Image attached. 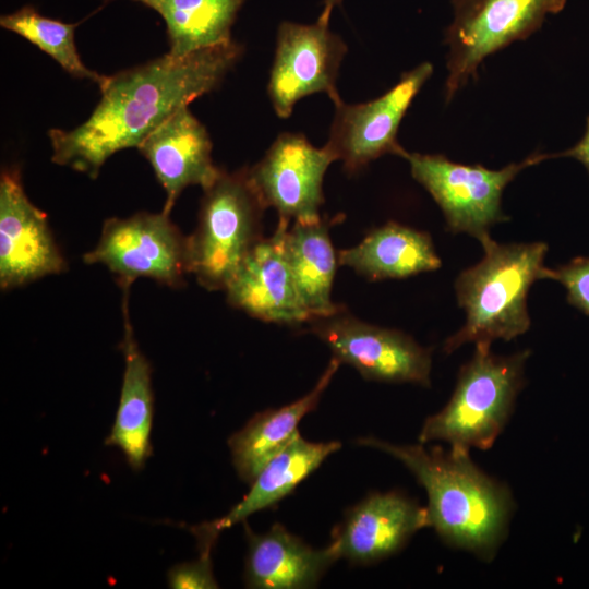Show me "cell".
Listing matches in <instances>:
<instances>
[{
  "label": "cell",
  "instance_id": "11",
  "mask_svg": "<svg viewBox=\"0 0 589 589\" xmlns=\"http://www.w3.org/2000/svg\"><path fill=\"white\" fill-rule=\"evenodd\" d=\"M346 52V44L328 23L283 22L267 87L277 116L288 118L298 100L314 93L338 100L336 80Z\"/></svg>",
  "mask_w": 589,
  "mask_h": 589
},
{
  "label": "cell",
  "instance_id": "3",
  "mask_svg": "<svg viewBox=\"0 0 589 589\" xmlns=\"http://www.w3.org/2000/svg\"><path fill=\"white\" fill-rule=\"evenodd\" d=\"M483 257L457 276L454 288L465 324L449 336L443 350L452 353L469 342L509 341L531 326L527 297L532 285L548 279L545 242L480 241Z\"/></svg>",
  "mask_w": 589,
  "mask_h": 589
},
{
  "label": "cell",
  "instance_id": "9",
  "mask_svg": "<svg viewBox=\"0 0 589 589\" xmlns=\"http://www.w3.org/2000/svg\"><path fill=\"white\" fill-rule=\"evenodd\" d=\"M308 323L310 333L328 346L334 358L354 368L364 378L431 385V349L404 332L369 324L342 309Z\"/></svg>",
  "mask_w": 589,
  "mask_h": 589
},
{
  "label": "cell",
  "instance_id": "23",
  "mask_svg": "<svg viewBox=\"0 0 589 589\" xmlns=\"http://www.w3.org/2000/svg\"><path fill=\"white\" fill-rule=\"evenodd\" d=\"M164 19L169 51L184 57L194 51L228 44L230 31L244 0H132Z\"/></svg>",
  "mask_w": 589,
  "mask_h": 589
},
{
  "label": "cell",
  "instance_id": "8",
  "mask_svg": "<svg viewBox=\"0 0 589 589\" xmlns=\"http://www.w3.org/2000/svg\"><path fill=\"white\" fill-rule=\"evenodd\" d=\"M169 216L143 212L106 219L98 243L84 254L83 261L105 265L121 288L130 287L140 277L181 287L190 273L188 237Z\"/></svg>",
  "mask_w": 589,
  "mask_h": 589
},
{
  "label": "cell",
  "instance_id": "16",
  "mask_svg": "<svg viewBox=\"0 0 589 589\" xmlns=\"http://www.w3.org/2000/svg\"><path fill=\"white\" fill-rule=\"evenodd\" d=\"M166 191L163 212L171 213L175 202L189 185L208 188L221 169L212 159L206 128L182 106L149 133L137 146Z\"/></svg>",
  "mask_w": 589,
  "mask_h": 589
},
{
  "label": "cell",
  "instance_id": "22",
  "mask_svg": "<svg viewBox=\"0 0 589 589\" xmlns=\"http://www.w3.org/2000/svg\"><path fill=\"white\" fill-rule=\"evenodd\" d=\"M326 220L294 221L285 231L284 247L287 262L300 300L310 320L329 316L341 308L332 300L336 274V254Z\"/></svg>",
  "mask_w": 589,
  "mask_h": 589
},
{
  "label": "cell",
  "instance_id": "14",
  "mask_svg": "<svg viewBox=\"0 0 589 589\" xmlns=\"http://www.w3.org/2000/svg\"><path fill=\"white\" fill-rule=\"evenodd\" d=\"M290 221L279 219L245 256L225 291L230 305L264 322L300 325L310 321L287 262L284 237Z\"/></svg>",
  "mask_w": 589,
  "mask_h": 589
},
{
  "label": "cell",
  "instance_id": "26",
  "mask_svg": "<svg viewBox=\"0 0 589 589\" xmlns=\"http://www.w3.org/2000/svg\"><path fill=\"white\" fill-rule=\"evenodd\" d=\"M168 585L173 589H214L218 584L214 577L211 555H202L192 562L172 566L167 574Z\"/></svg>",
  "mask_w": 589,
  "mask_h": 589
},
{
  "label": "cell",
  "instance_id": "24",
  "mask_svg": "<svg viewBox=\"0 0 589 589\" xmlns=\"http://www.w3.org/2000/svg\"><path fill=\"white\" fill-rule=\"evenodd\" d=\"M0 25L38 47L70 75L91 80L99 87L107 80V76L89 70L81 60L74 40L77 24L45 17L33 7L25 5L13 13L1 15Z\"/></svg>",
  "mask_w": 589,
  "mask_h": 589
},
{
  "label": "cell",
  "instance_id": "18",
  "mask_svg": "<svg viewBox=\"0 0 589 589\" xmlns=\"http://www.w3.org/2000/svg\"><path fill=\"white\" fill-rule=\"evenodd\" d=\"M243 526L248 543L243 579L248 588H311L339 560L334 542L314 549L280 524L263 533L254 532L245 520Z\"/></svg>",
  "mask_w": 589,
  "mask_h": 589
},
{
  "label": "cell",
  "instance_id": "7",
  "mask_svg": "<svg viewBox=\"0 0 589 589\" xmlns=\"http://www.w3.org/2000/svg\"><path fill=\"white\" fill-rule=\"evenodd\" d=\"M566 0H453L454 19L445 33L448 46L446 100L484 58L530 36L545 16L563 10Z\"/></svg>",
  "mask_w": 589,
  "mask_h": 589
},
{
  "label": "cell",
  "instance_id": "19",
  "mask_svg": "<svg viewBox=\"0 0 589 589\" xmlns=\"http://www.w3.org/2000/svg\"><path fill=\"white\" fill-rule=\"evenodd\" d=\"M129 288L123 287L124 335L120 348L124 356V372L119 405L107 446L118 447L128 465L140 471L152 456L151 432L154 418L152 366L142 353L129 317Z\"/></svg>",
  "mask_w": 589,
  "mask_h": 589
},
{
  "label": "cell",
  "instance_id": "21",
  "mask_svg": "<svg viewBox=\"0 0 589 589\" xmlns=\"http://www.w3.org/2000/svg\"><path fill=\"white\" fill-rule=\"evenodd\" d=\"M338 262L373 281L408 278L442 265L428 232L395 221L373 229L353 248L339 251Z\"/></svg>",
  "mask_w": 589,
  "mask_h": 589
},
{
  "label": "cell",
  "instance_id": "12",
  "mask_svg": "<svg viewBox=\"0 0 589 589\" xmlns=\"http://www.w3.org/2000/svg\"><path fill=\"white\" fill-rule=\"evenodd\" d=\"M335 160L326 145L317 148L302 134L283 133L248 173L264 206L276 209L279 219L313 223L322 219L323 178Z\"/></svg>",
  "mask_w": 589,
  "mask_h": 589
},
{
  "label": "cell",
  "instance_id": "10",
  "mask_svg": "<svg viewBox=\"0 0 589 589\" xmlns=\"http://www.w3.org/2000/svg\"><path fill=\"white\" fill-rule=\"evenodd\" d=\"M433 73L423 62L401 75L399 82L381 97L363 104L334 103L335 117L326 146L349 172L385 155L402 157L406 152L397 141L400 122L413 98Z\"/></svg>",
  "mask_w": 589,
  "mask_h": 589
},
{
  "label": "cell",
  "instance_id": "5",
  "mask_svg": "<svg viewBox=\"0 0 589 589\" xmlns=\"http://www.w3.org/2000/svg\"><path fill=\"white\" fill-rule=\"evenodd\" d=\"M261 201L248 169L220 170L201 201L195 231L188 237L189 267L208 290H225L228 283L263 238Z\"/></svg>",
  "mask_w": 589,
  "mask_h": 589
},
{
  "label": "cell",
  "instance_id": "28",
  "mask_svg": "<svg viewBox=\"0 0 589 589\" xmlns=\"http://www.w3.org/2000/svg\"><path fill=\"white\" fill-rule=\"evenodd\" d=\"M340 0H325L324 1V9H323V12L318 19V21L323 22V23H328L329 22V16H330V13L334 9L335 5L339 4Z\"/></svg>",
  "mask_w": 589,
  "mask_h": 589
},
{
  "label": "cell",
  "instance_id": "20",
  "mask_svg": "<svg viewBox=\"0 0 589 589\" xmlns=\"http://www.w3.org/2000/svg\"><path fill=\"white\" fill-rule=\"evenodd\" d=\"M340 364L333 357L312 390L286 406L257 412L229 437L232 465L243 481L251 483L299 435L300 421L317 407Z\"/></svg>",
  "mask_w": 589,
  "mask_h": 589
},
{
  "label": "cell",
  "instance_id": "17",
  "mask_svg": "<svg viewBox=\"0 0 589 589\" xmlns=\"http://www.w3.org/2000/svg\"><path fill=\"white\" fill-rule=\"evenodd\" d=\"M340 446L336 441L315 443L304 440L300 434L296 436L263 467L250 483L249 493L224 517L187 527L196 539L199 553L211 555L221 531L243 522L256 512L274 506Z\"/></svg>",
  "mask_w": 589,
  "mask_h": 589
},
{
  "label": "cell",
  "instance_id": "1",
  "mask_svg": "<svg viewBox=\"0 0 589 589\" xmlns=\"http://www.w3.org/2000/svg\"><path fill=\"white\" fill-rule=\"evenodd\" d=\"M241 55L242 47L230 41L184 57L166 53L107 76L85 122L49 130L52 161L96 178L115 153L137 148L179 108L215 89Z\"/></svg>",
  "mask_w": 589,
  "mask_h": 589
},
{
  "label": "cell",
  "instance_id": "4",
  "mask_svg": "<svg viewBox=\"0 0 589 589\" xmlns=\"http://www.w3.org/2000/svg\"><path fill=\"white\" fill-rule=\"evenodd\" d=\"M474 345L472 358L459 370L450 399L425 419L419 443L443 441L455 449L486 450L509 420L525 384L530 350L498 356L489 342Z\"/></svg>",
  "mask_w": 589,
  "mask_h": 589
},
{
  "label": "cell",
  "instance_id": "25",
  "mask_svg": "<svg viewBox=\"0 0 589 589\" xmlns=\"http://www.w3.org/2000/svg\"><path fill=\"white\" fill-rule=\"evenodd\" d=\"M548 279L562 284L567 291V302L589 315V257L578 256L554 269L549 268Z\"/></svg>",
  "mask_w": 589,
  "mask_h": 589
},
{
  "label": "cell",
  "instance_id": "2",
  "mask_svg": "<svg viewBox=\"0 0 589 589\" xmlns=\"http://www.w3.org/2000/svg\"><path fill=\"white\" fill-rule=\"evenodd\" d=\"M358 444L400 461L424 488L429 527L453 549L491 561L505 540L514 500L509 489L483 472L469 452L423 444L398 445L375 437Z\"/></svg>",
  "mask_w": 589,
  "mask_h": 589
},
{
  "label": "cell",
  "instance_id": "6",
  "mask_svg": "<svg viewBox=\"0 0 589 589\" xmlns=\"http://www.w3.org/2000/svg\"><path fill=\"white\" fill-rule=\"evenodd\" d=\"M413 179L440 206L446 229L467 233L479 242L490 236L492 226L508 220L502 211V194L506 185L524 169L552 158L536 153L519 163L498 170L482 165H464L440 154L404 153Z\"/></svg>",
  "mask_w": 589,
  "mask_h": 589
},
{
  "label": "cell",
  "instance_id": "15",
  "mask_svg": "<svg viewBox=\"0 0 589 589\" xmlns=\"http://www.w3.org/2000/svg\"><path fill=\"white\" fill-rule=\"evenodd\" d=\"M429 527L426 507L398 491L372 493L348 509L333 531L339 558L369 565L400 551L419 530Z\"/></svg>",
  "mask_w": 589,
  "mask_h": 589
},
{
  "label": "cell",
  "instance_id": "27",
  "mask_svg": "<svg viewBox=\"0 0 589 589\" xmlns=\"http://www.w3.org/2000/svg\"><path fill=\"white\" fill-rule=\"evenodd\" d=\"M555 157H572L580 161L589 173V116L587 118L584 136L573 147L557 154H551Z\"/></svg>",
  "mask_w": 589,
  "mask_h": 589
},
{
  "label": "cell",
  "instance_id": "13",
  "mask_svg": "<svg viewBox=\"0 0 589 589\" xmlns=\"http://www.w3.org/2000/svg\"><path fill=\"white\" fill-rule=\"evenodd\" d=\"M67 269L47 215L27 197L17 168L0 178V287L27 285Z\"/></svg>",
  "mask_w": 589,
  "mask_h": 589
}]
</instances>
